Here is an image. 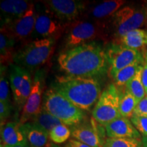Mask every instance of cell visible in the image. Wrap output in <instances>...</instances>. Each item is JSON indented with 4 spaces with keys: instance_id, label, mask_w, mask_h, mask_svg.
I'll use <instances>...</instances> for the list:
<instances>
[{
    "instance_id": "obj_1",
    "label": "cell",
    "mask_w": 147,
    "mask_h": 147,
    "mask_svg": "<svg viewBox=\"0 0 147 147\" xmlns=\"http://www.w3.org/2000/svg\"><path fill=\"white\" fill-rule=\"evenodd\" d=\"M58 64L65 75L73 76L97 78L108 71L106 49L97 42L64 50L59 55Z\"/></svg>"
},
{
    "instance_id": "obj_2",
    "label": "cell",
    "mask_w": 147,
    "mask_h": 147,
    "mask_svg": "<svg viewBox=\"0 0 147 147\" xmlns=\"http://www.w3.org/2000/svg\"><path fill=\"white\" fill-rule=\"evenodd\" d=\"M51 88L84 111L91 110L102 94L100 83L95 78L57 76Z\"/></svg>"
},
{
    "instance_id": "obj_3",
    "label": "cell",
    "mask_w": 147,
    "mask_h": 147,
    "mask_svg": "<svg viewBox=\"0 0 147 147\" xmlns=\"http://www.w3.org/2000/svg\"><path fill=\"white\" fill-rule=\"evenodd\" d=\"M55 42L53 38H46L29 42L15 52L14 64L29 71L40 68L52 57Z\"/></svg>"
},
{
    "instance_id": "obj_4",
    "label": "cell",
    "mask_w": 147,
    "mask_h": 147,
    "mask_svg": "<svg viewBox=\"0 0 147 147\" xmlns=\"http://www.w3.org/2000/svg\"><path fill=\"white\" fill-rule=\"evenodd\" d=\"M107 31L105 23L95 20H76L67 24L64 32L65 50L96 40H105L108 36Z\"/></svg>"
},
{
    "instance_id": "obj_5",
    "label": "cell",
    "mask_w": 147,
    "mask_h": 147,
    "mask_svg": "<svg viewBox=\"0 0 147 147\" xmlns=\"http://www.w3.org/2000/svg\"><path fill=\"white\" fill-rule=\"evenodd\" d=\"M42 109L59 119L65 125L74 126L86 119V114L52 88L43 95Z\"/></svg>"
},
{
    "instance_id": "obj_6",
    "label": "cell",
    "mask_w": 147,
    "mask_h": 147,
    "mask_svg": "<svg viewBox=\"0 0 147 147\" xmlns=\"http://www.w3.org/2000/svg\"><path fill=\"white\" fill-rule=\"evenodd\" d=\"M147 25V10L145 8L125 6L112 18L114 36L119 40L131 31Z\"/></svg>"
},
{
    "instance_id": "obj_7",
    "label": "cell",
    "mask_w": 147,
    "mask_h": 147,
    "mask_svg": "<svg viewBox=\"0 0 147 147\" xmlns=\"http://www.w3.org/2000/svg\"><path fill=\"white\" fill-rule=\"evenodd\" d=\"M121 96L115 84H110L104 89L95 104L92 117L96 122L103 126L120 118L119 112Z\"/></svg>"
},
{
    "instance_id": "obj_8",
    "label": "cell",
    "mask_w": 147,
    "mask_h": 147,
    "mask_svg": "<svg viewBox=\"0 0 147 147\" xmlns=\"http://www.w3.org/2000/svg\"><path fill=\"white\" fill-rule=\"evenodd\" d=\"M36 9L37 15L33 37L36 40L59 39L65 32L67 24L60 21L45 5L44 8Z\"/></svg>"
},
{
    "instance_id": "obj_9",
    "label": "cell",
    "mask_w": 147,
    "mask_h": 147,
    "mask_svg": "<svg viewBox=\"0 0 147 147\" xmlns=\"http://www.w3.org/2000/svg\"><path fill=\"white\" fill-rule=\"evenodd\" d=\"M9 79L16 105L18 110H22L32 91L31 74L27 69L12 63L9 66Z\"/></svg>"
},
{
    "instance_id": "obj_10",
    "label": "cell",
    "mask_w": 147,
    "mask_h": 147,
    "mask_svg": "<svg viewBox=\"0 0 147 147\" xmlns=\"http://www.w3.org/2000/svg\"><path fill=\"white\" fill-rule=\"evenodd\" d=\"M108 71L113 77L117 71L138 61H144L140 51L129 49L119 43L111 44L106 49Z\"/></svg>"
},
{
    "instance_id": "obj_11",
    "label": "cell",
    "mask_w": 147,
    "mask_h": 147,
    "mask_svg": "<svg viewBox=\"0 0 147 147\" xmlns=\"http://www.w3.org/2000/svg\"><path fill=\"white\" fill-rule=\"evenodd\" d=\"M45 74L43 69H38L35 74L30 95L21 110L18 122L21 125L31 121L42 110V102L45 87Z\"/></svg>"
},
{
    "instance_id": "obj_12",
    "label": "cell",
    "mask_w": 147,
    "mask_h": 147,
    "mask_svg": "<svg viewBox=\"0 0 147 147\" xmlns=\"http://www.w3.org/2000/svg\"><path fill=\"white\" fill-rule=\"evenodd\" d=\"M71 136L74 139L91 147H103L107 139L105 127L99 124L93 118L71 127Z\"/></svg>"
},
{
    "instance_id": "obj_13",
    "label": "cell",
    "mask_w": 147,
    "mask_h": 147,
    "mask_svg": "<svg viewBox=\"0 0 147 147\" xmlns=\"http://www.w3.org/2000/svg\"><path fill=\"white\" fill-rule=\"evenodd\" d=\"M37 15V9L32 3L28 10L21 18L1 26V32H4L16 42L23 41L33 34Z\"/></svg>"
},
{
    "instance_id": "obj_14",
    "label": "cell",
    "mask_w": 147,
    "mask_h": 147,
    "mask_svg": "<svg viewBox=\"0 0 147 147\" xmlns=\"http://www.w3.org/2000/svg\"><path fill=\"white\" fill-rule=\"evenodd\" d=\"M43 3L66 25L76 21L86 8L85 2L74 0H50L43 1Z\"/></svg>"
},
{
    "instance_id": "obj_15",
    "label": "cell",
    "mask_w": 147,
    "mask_h": 147,
    "mask_svg": "<svg viewBox=\"0 0 147 147\" xmlns=\"http://www.w3.org/2000/svg\"><path fill=\"white\" fill-rule=\"evenodd\" d=\"M106 134L111 138H134L140 140V134L131 121L121 117L105 126Z\"/></svg>"
},
{
    "instance_id": "obj_16",
    "label": "cell",
    "mask_w": 147,
    "mask_h": 147,
    "mask_svg": "<svg viewBox=\"0 0 147 147\" xmlns=\"http://www.w3.org/2000/svg\"><path fill=\"white\" fill-rule=\"evenodd\" d=\"M32 4V3L24 0H4L1 1V25L21 18Z\"/></svg>"
},
{
    "instance_id": "obj_17",
    "label": "cell",
    "mask_w": 147,
    "mask_h": 147,
    "mask_svg": "<svg viewBox=\"0 0 147 147\" xmlns=\"http://www.w3.org/2000/svg\"><path fill=\"white\" fill-rule=\"evenodd\" d=\"M1 138L3 146L29 144L21 125L16 122H8L1 126Z\"/></svg>"
},
{
    "instance_id": "obj_18",
    "label": "cell",
    "mask_w": 147,
    "mask_h": 147,
    "mask_svg": "<svg viewBox=\"0 0 147 147\" xmlns=\"http://www.w3.org/2000/svg\"><path fill=\"white\" fill-rule=\"evenodd\" d=\"M21 129L32 147H49L51 143L49 142V133L40 126L32 122H27L21 125Z\"/></svg>"
},
{
    "instance_id": "obj_19",
    "label": "cell",
    "mask_w": 147,
    "mask_h": 147,
    "mask_svg": "<svg viewBox=\"0 0 147 147\" xmlns=\"http://www.w3.org/2000/svg\"><path fill=\"white\" fill-rule=\"evenodd\" d=\"M125 1L123 0H110L104 1L95 5L91 10L89 13L92 20L98 21L105 19L109 16H113L123 5Z\"/></svg>"
},
{
    "instance_id": "obj_20",
    "label": "cell",
    "mask_w": 147,
    "mask_h": 147,
    "mask_svg": "<svg viewBox=\"0 0 147 147\" xmlns=\"http://www.w3.org/2000/svg\"><path fill=\"white\" fill-rule=\"evenodd\" d=\"M119 43L129 49L139 51L147 44V31L137 29L131 31L119 40Z\"/></svg>"
},
{
    "instance_id": "obj_21",
    "label": "cell",
    "mask_w": 147,
    "mask_h": 147,
    "mask_svg": "<svg viewBox=\"0 0 147 147\" xmlns=\"http://www.w3.org/2000/svg\"><path fill=\"white\" fill-rule=\"evenodd\" d=\"M16 41L4 32L0 34V60L1 65L10 66L14 63V51Z\"/></svg>"
},
{
    "instance_id": "obj_22",
    "label": "cell",
    "mask_w": 147,
    "mask_h": 147,
    "mask_svg": "<svg viewBox=\"0 0 147 147\" xmlns=\"http://www.w3.org/2000/svg\"><path fill=\"white\" fill-rule=\"evenodd\" d=\"M142 69L143 64H141L139 65L136 74L125 86V91L131 93L139 102L146 97L142 79Z\"/></svg>"
},
{
    "instance_id": "obj_23",
    "label": "cell",
    "mask_w": 147,
    "mask_h": 147,
    "mask_svg": "<svg viewBox=\"0 0 147 147\" xmlns=\"http://www.w3.org/2000/svg\"><path fill=\"white\" fill-rule=\"evenodd\" d=\"M144 64V61H138L134 62L131 65L117 71L113 76L115 84L117 87H125L131 79L134 76L138 68L139 65Z\"/></svg>"
},
{
    "instance_id": "obj_24",
    "label": "cell",
    "mask_w": 147,
    "mask_h": 147,
    "mask_svg": "<svg viewBox=\"0 0 147 147\" xmlns=\"http://www.w3.org/2000/svg\"><path fill=\"white\" fill-rule=\"evenodd\" d=\"M29 122H32L33 123L40 126L48 133H49L56 126L63 124L59 119L43 109L40 112V113L38 114Z\"/></svg>"
},
{
    "instance_id": "obj_25",
    "label": "cell",
    "mask_w": 147,
    "mask_h": 147,
    "mask_svg": "<svg viewBox=\"0 0 147 147\" xmlns=\"http://www.w3.org/2000/svg\"><path fill=\"white\" fill-rule=\"evenodd\" d=\"M139 103V101L127 91L125 92L122 97H121L119 112L121 117L125 118H130L134 114V110Z\"/></svg>"
},
{
    "instance_id": "obj_26",
    "label": "cell",
    "mask_w": 147,
    "mask_h": 147,
    "mask_svg": "<svg viewBox=\"0 0 147 147\" xmlns=\"http://www.w3.org/2000/svg\"><path fill=\"white\" fill-rule=\"evenodd\" d=\"M71 136V129L64 124L56 126L49 132V139L56 144H63L68 141Z\"/></svg>"
},
{
    "instance_id": "obj_27",
    "label": "cell",
    "mask_w": 147,
    "mask_h": 147,
    "mask_svg": "<svg viewBox=\"0 0 147 147\" xmlns=\"http://www.w3.org/2000/svg\"><path fill=\"white\" fill-rule=\"evenodd\" d=\"M103 147H142L140 140L134 138H111L106 140Z\"/></svg>"
},
{
    "instance_id": "obj_28",
    "label": "cell",
    "mask_w": 147,
    "mask_h": 147,
    "mask_svg": "<svg viewBox=\"0 0 147 147\" xmlns=\"http://www.w3.org/2000/svg\"><path fill=\"white\" fill-rule=\"evenodd\" d=\"M7 66L1 65L0 76V102L10 104V95L9 90V82L6 76Z\"/></svg>"
},
{
    "instance_id": "obj_29",
    "label": "cell",
    "mask_w": 147,
    "mask_h": 147,
    "mask_svg": "<svg viewBox=\"0 0 147 147\" xmlns=\"http://www.w3.org/2000/svg\"><path fill=\"white\" fill-rule=\"evenodd\" d=\"M130 121L143 138L147 136V117L134 115Z\"/></svg>"
},
{
    "instance_id": "obj_30",
    "label": "cell",
    "mask_w": 147,
    "mask_h": 147,
    "mask_svg": "<svg viewBox=\"0 0 147 147\" xmlns=\"http://www.w3.org/2000/svg\"><path fill=\"white\" fill-rule=\"evenodd\" d=\"M11 105L5 102H0V119L1 126L5 124V121L8 118L11 113Z\"/></svg>"
},
{
    "instance_id": "obj_31",
    "label": "cell",
    "mask_w": 147,
    "mask_h": 147,
    "mask_svg": "<svg viewBox=\"0 0 147 147\" xmlns=\"http://www.w3.org/2000/svg\"><path fill=\"white\" fill-rule=\"evenodd\" d=\"M134 115L147 117V96L140 101L134 110Z\"/></svg>"
},
{
    "instance_id": "obj_32",
    "label": "cell",
    "mask_w": 147,
    "mask_h": 147,
    "mask_svg": "<svg viewBox=\"0 0 147 147\" xmlns=\"http://www.w3.org/2000/svg\"><path fill=\"white\" fill-rule=\"evenodd\" d=\"M142 55L143 57H144V64H143L142 79L143 85H144L145 91H146L147 95V50H146V52L143 53Z\"/></svg>"
},
{
    "instance_id": "obj_33",
    "label": "cell",
    "mask_w": 147,
    "mask_h": 147,
    "mask_svg": "<svg viewBox=\"0 0 147 147\" xmlns=\"http://www.w3.org/2000/svg\"><path fill=\"white\" fill-rule=\"evenodd\" d=\"M64 147H91L89 145L84 144L80 141L76 140L71 138L69 139L67 142L65 143Z\"/></svg>"
},
{
    "instance_id": "obj_34",
    "label": "cell",
    "mask_w": 147,
    "mask_h": 147,
    "mask_svg": "<svg viewBox=\"0 0 147 147\" xmlns=\"http://www.w3.org/2000/svg\"><path fill=\"white\" fill-rule=\"evenodd\" d=\"M142 144L143 147H147V136L142 138Z\"/></svg>"
},
{
    "instance_id": "obj_35",
    "label": "cell",
    "mask_w": 147,
    "mask_h": 147,
    "mask_svg": "<svg viewBox=\"0 0 147 147\" xmlns=\"http://www.w3.org/2000/svg\"><path fill=\"white\" fill-rule=\"evenodd\" d=\"M3 147H32L29 146V144H23V145H16V146H5Z\"/></svg>"
},
{
    "instance_id": "obj_36",
    "label": "cell",
    "mask_w": 147,
    "mask_h": 147,
    "mask_svg": "<svg viewBox=\"0 0 147 147\" xmlns=\"http://www.w3.org/2000/svg\"><path fill=\"white\" fill-rule=\"evenodd\" d=\"M49 147H62V146H61L58 144H54V143H50V144H49Z\"/></svg>"
},
{
    "instance_id": "obj_37",
    "label": "cell",
    "mask_w": 147,
    "mask_h": 147,
    "mask_svg": "<svg viewBox=\"0 0 147 147\" xmlns=\"http://www.w3.org/2000/svg\"><path fill=\"white\" fill-rule=\"evenodd\" d=\"M146 47H147V44H146Z\"/></svg>"
},
{
    "instance_id": "obj_38",
    "label": "cell",
    "mask_w": 147,
    "mask_h": 147,
    "mask_svg": "<svg viewBox=\"0 0 147 147\" xmlns=\"http://www.w3.org/2000/svg\"><path fill=\"white\" fill-rule=\"evenodd\" d=\"M146 10H147V8H146Z\"/></svg>"
},
{
    "instance_id": "obj_39",
    "label": "cell",
    "mask_w": 147,
    "mask_h": 147,
    "mask_svg": "<svg viewBox=\"0 0 147 147\" xmlns=\"http://www.w3.org/2000/svg\"><path fill=\"white\" fill-rule=\"evenodd\" d=\"M146 96H147V95H146Z\"/></svg>"
}]
</instances>
